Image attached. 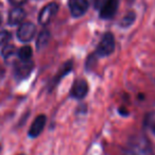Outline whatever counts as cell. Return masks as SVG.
<instances>
[{
	"instance_id": "1",
	"label": "cell",
	"mask_w": 155,
	"mask_h": 155,
	"mask_svg": "<svg viewBox=\"0 0 155 155\" xmlns=\"http://www.w3.org/2000/svg\"><path fill=\"white\" fill-rule=\"evenodd\" d=\"M129 155H154L150 141L143 135H136L130 139L127 146Z\"/></svg>"
},
{
	"instance_id": "2",
	"label": "cell",
	"mask_w": 155,
	"mask_h": 155,
	"mask_svg": "<svg viewBox=\"0 0 155 155\" xmlns=\"http://www.w3.org/2000/svg\"><path fill=\"white\" fill-rule=\"evenodd\" d=\"M115 50V38L114 35L112 33H105L103 37L100 41L99 45L97 47V51L96 53L99 56L103 58V56H108L114 52Z\"/></svg>"
},
{
	"instance_id": "3",
	"label": "cell",
	"mask_w": 155,
	"mask_h": 155,
	"mask_svg": "<svg viewBox=\"0 0 155 155\" xmlns=\"http://www.w3.org/2000/svg\"><path fill=\"white\" fill-rule=\"evenodd\" d=\"M58 11V5L56 2H51L46 5L45 7L41 9V11L39 12L38 15V24L41 26H47L53 17L56 15Z\"/></svg>"
},
{
	"instance_id": "4",
	"label": "cell",
	"mask_w": 155,
	"mask_h": 155,
	"mask_svg": "<svg viewBox=\"0 0 155 155\" xmlns=\"http://www.w3.org/2000/svg\"><path fill=\"white\" fill-rule=\"evenodd\" d=\"M35 33H36V28L32 22H24L19 26L17 30V37L20 41L22 43H28V41H32L34 37Z\"/></svg>"
},
{
	"instance_id": "5",
	"label": "cell",
	"mask_w": 155,
	"mask_h": 155,
	"mask_svg": "<svg viewBox=\"0 0 155 155\" xmlns=\"http://www.w3.org/2000/svg\"><path fill=\"white\" fill-rule=\"evenodd\" d=\"M68 7L73 17L79 18L87 12L89 3L87 0H69Z\"/></svg>"
},
{
	"instance_id": "6",
	"label": "cell",
	"mask_w": 155,
	"mask_h": 155,
	"mask_svg": "<svg viewBox=\"0 0 155 155\" xmlns=\"http://www.w3.org/2000/svg\"><path fill=\"white\" fill-rule=\"evenodd\" d=\"M119 0H106L100 9V17L102 19H110L118 10Z\"/></svg>"
},
{
	"instance_id": "7",
	"label": "cell",
	"mask_w": 155,
	"mask_h": 155,
	"mask_svg": "<svg viewBox=\"0 0 155 155\" xmlns=\"http://www.w3.org/2000/svg\"><path fill=\"white\" fill-rule=\"evenodd\" d=\"M88 93V84L84 79H78L72 85L71 96L75 99H83Z\"/></svg>"
},
{
	"instance_id": "8",
	"label": "cell",
	"mask_w": 155,
	"mask_h": 155,
	"mask_svg": "<svg viewBox=\"0 0 155 155\" xmlns=\"http://www.w3.org/2000/svg\"><path fill=\"white\" fill-rule=\"evenodd\" d=\"M33 64L32 60L29 61H20L15 66V77L18 79H26L33 70Z\"/></svg>"
},
{
	"instance_id": "9",
	"label": "cell",
	"mask_w": 155,
	"mask_h": 155,
	"mask_svg": "<svg viewBox=\"0 0 155 155\" xmlns=\"http://www.w3.org/2000/svg\"><path fill=\"white\" fill-rule=\"evenodd\" d=\"M46 121H47V118H46L45 115H39V116H37L30 127L29 136L32 138H36L37 136H39V134L43 132L44 127H45V125H46Z\"/></svg>"
},
{
	"instance_id": "10",
	"label": "cell",
	"mask_w": 155,
	"mask_h": 155,
	"mask_svg": "<svg viewBox=\"0 0 155 155\" xmlns=\"http://www.w3.org/2000/svg\"><path fill=\"white\" fill-rule=\"evenodd\" d=\"M26 13L20 7H16L13 10H11L9 13V18H8V24L10 26H17L21 24L24 20Z\"/></svg>"
},
{
	"instance_id": "11",
	"label": "cell",
	"mask_w": 155,
	"mask_h": 155,
	"mask_svg": "<svg viewBox=\"0 0 155 155\" xmlns=\"http://www.w3.org/2000/svg\"><path fill=\"white\" fill-rule=\"evenodd\" d=\"M49 39H50V32L48 30H43L41 31L39 33L38 37H37V41H36V48L37 50H41L48 45L49 43Z\"/></svg>"
},
{
	"instance_id": "12",
	"label": "cell",
	"mask_w": 155,
	"mask_h": 155,
	"mask_svg": "<svg viewBox=\"0 0 155 155\" xmlns=\"http://www.w3.org/2000/svg\"><path fill=\"white\" fill-rule=\"evenodd\" d=\"M17 54L20 61H29L32 58V49L30 46H24L18 50Z\"/></svg>"
},
{
	"instance_id": "13",
	"label": "cell",
	"mask_w": 155,
	"mask_h": 155,
	"mask_svg": "<svg viewBox=\"0 0 155 155\" xmlns=\"http://www.w3.org/2000/svg\"><path fill=\"white\" fill-rule=\"evenodd\" d=\"M16 54V48L14 45H11V44H7L5 47L1 50V55L5 60H9L11 58L13 55Z\"/></svg>"
},
{
	"instance_id": "14",
	"label": "cell",
	"mask_w": 155,
	"mask_h": 155,
	"mask_svg": "<svg viewBox=\"0 0 155 155\" xmlns=\"http://www.w3.org/2000/svg\"><path fill=\"white\" fill-rule=\"evenodd\" d=\"M146 124L151 132L155 135V112H151L146 117Z\"/></svg>"
},
{
	"instance_id": "15",
	"label": "cell",
	"mask_w": 155,
	"mask_h": 155,
	"mask_svg": "<svg viewBox=\"0 0 155 155\" xmlns=\"http://www.w3.org/2000/svg\"><path fill=\"white\" fill-rule=\"evenodd\" d=\"M134 20H135V14H134L133 12H130L129 14H127V15L123 17L122 21H121V25H122L123 27H129L133 24Z\"/></svg>"
},
{
	"instance_id": "16",
	"label": "cell",
	"mask_w": 155,
	"mask_h": 155,
	"mask_svg": "<svg viewBox=\"0 0 155 155\" xmlns=\"http://www.w3.org/2000/svg\"><path fill=\"white\" fill-rule=\"evenodd\" d=\"M11 39V33L9 31H1L0 32V45H3V44L8 43V41Z\"/></svg>"
},
{
	"instance_id": "17",
	"label": "cell",
	"mask_w": 155,
	"mask_h": 155,
	"mask_svg": "<svg viewBox=\"0 0 155 155\" xmlns=\"http://www.w3.org/2000/svg\"><path fill=\"white\" fill-rule=\"evenodd\" d=\"M10 1H11L12 5H15V7H20V5H22L26 2L27 0H10Z\"/></svg>"
},
{
	"instance_id": "18",
	"label": "cell",
	"mask_w": 155,
	"mask_h": 155,
	"mask_svg": "<svg viewBox=\"0 0 155 155\" xmlns=\"http://www.w3.org/2000/svg\"><path fill=\"white\" fill-rule=\"evenodd\" d=\"M106 0H95V7L98 8V9H101V7L104 5Z\"/></svg>"
},
{
	"instance_id": "19",
	"label": "cell",
	"mask_w": 155,
	"mask_h": 155,
	"mask_svg": "<svg viewBox=\"0 0 155 155\" xmlns=\"http://www.w3.org/2000/svg\"><path fill=\"white\" fill-rule=\"evenodd\" d=\"M0 25H1V15H0Z\"/></svg>"
},
{
	"instance_id": "20",
	"label": "cell",
	"mask_w": 155,
	"mask_h": 155,
	"mask_svg": "<svg viewBox=\"0 0 155 155\" xmlns=\"http://www.w3.org/2000/svg\"><path fill=\"white\" fill-rule=\"evenodd\" d=\"M19 155H25V154H19Z\"/></svg>"
}]
</instances>
